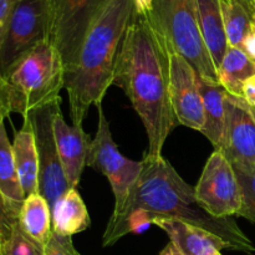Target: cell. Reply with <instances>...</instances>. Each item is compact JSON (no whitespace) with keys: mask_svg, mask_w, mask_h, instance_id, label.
Returning <instances> with one entry per match:
<instances>
[{"mask_svg":"<svg viewBox=\"0 0 255 255\" xmlns=\"http://www.w3.org/2000/svg\"><path fill=\"white\" fill-rule=\"evenodd\" d=\"M228 45L242 47L244 37L253 24L255 6L244 0H219Z\"/></svg>","mask_w":255,"mask_h":255,"instance_id":"7402d4cb","label":"cell"},{"mask_svg":"<svg viewBox=\"0 0 255 255\" xmlns=\"http://www.w3.org/2000/svg\"><path fill=\"white\" fill-rule=\"evenodd\" d=\"M248 107H249V112H251L252 117H253L254 121H255V109H254V107H251L249 105H248Z\"/></svg>","mask_w":255,"mask_h":255,"instance_id":"836d02e7","label":"cell"},{"mask_svg":"<svg viewBox=\"0 0 255 255\" xmlns=\"http://www.w3.org/2000/svg\"><path fill=\"white\" fill-rule=\"evenodd\" d=\"M65 65L56 47L40 42L5 76L10 114L22 117L60 100L65 89Z\"/></svg>","mask_w":255,"mask_h":255,"instance_id":"277c9868","label":"cell"},{"mask_svg":"<svg viewBox=\"0 0 255 255\" xmlns=\"http://www.w3.org/2000/svg\"><path fill=\"white\" fill-rule=\"evenodd\" d=\"M52 212V231L61 237H72L91 226L89 211L76 188H70L55 203Z\"/></svg>","mask_w":255,"mask_h":255,"instance_id":"e0dca14e","label":"cell"},{"mask_svg":"<svg viewBox=\"0 0 255 255\" xmlns=\"http://www.w3.org/2000/svg\"><path fill=\"white\" fill-rule=\"evenodd\" d=\"M61 99L52 104L30 112L27 119L34 129L39 154V193L54 208L55 203L70 189L65 177L54 134V119L60 107Z\"/></svg>","mask_w":255,"mask_h":255,"instance_id":"9c48e42d","label":"cell"},{"mask_svg":"<svg viewBox=\"0 0 255 255\" xmlns=\"http://www.w3.org/2000/svg\"><path fill=\"white\" fill-rule=\"evenodd\" d=\"M154 226L166 232L183 255H212L229 247L223 239L203 228L179 219H156Z\"/></svg>","mask_w":255,"mask_h":255,"instance_id":"5bb4252c","label":"cell"},{"mask_svg":"<svg viewBox=\"0 0 255 255\" xmlns=\"http://www.w3.org/2000/svg\"><path fill=\"white\" fill-rule=\"evenodd\" d=\"M169 95L179 125L194 131L204 127V110L198 87V75L191 64L176 51L168 49Z\"/></svg>","mask_w":255,"mask_h":255,"instance_id":"8fae6325","label":"cell"},{"mask_svg":"<svg viewBox=\"0 0 255 255\" xmlns=\"http://www.w3.org/2000/svg\"><path fill=\"white\" fill-rule=\"evenodd\" d=\"M244 1H246V2H248L249 5H252V6H255V2H254V0H244Z\"/></svg>","mask_w":255,"mask_h":255,"instance_id":"e575fe53","label":"cell"},{"mask_svg":"<svg viewBox=\"0 0 255 255\" xmlns=\"http://www.w3.org/2000/svg\"><path fill=\"white\" fill-rule=\"evenodd\" d=\"M16 222L17 219L12 216L6 202H5L4 197L0 193V229H1L2 236H4L5 239L10 236L12 227H14Z\"/></svg>","mask_w":255,"mask_h":255,"instance_id":"484cf974","label":"cell"},{"mask_svg":"<svg viewBox=\"0 0 255 255\" xmlns=\"http://www.w3.org/2000/svg\"><path fill=\"white\" fill-rule=\"evenodd\" d=\"M212 255H222L221 252H216V253H213Z\"/></svg>","mask_w":255,"mask_h":255,"instance_id":"d590c367","label":"cell"},{"mask_svg":"<svg viewBox=\"0 0 255 255\" xmlns=\"http://www.w3.org/2000/svg\"><path fill=\"white\" fill-rule=\"evenodd\" d=\"M241 49L248 55L249 59L255 62V16H253V24L242 42Z\"/></svg>","mask_w":255,"mask_h":255,"instance_id":"83f0119b","label":"cell"},{"mask_svg":"<svg viewBox=\"0 0 255 255\" xmlns=\"http://www.w3.org/2000/svg\"><path fill=\"white\" fill-rule=\"evenodd\" d=\"M159 255H183V254H182L181 252L177 249V247L174 246L172 242H169V243L167 244L163 249H162Z\"/></svg>","mask_w":255,"mask_h":255,"instance_id":"1f68e13d","label":"cell"},{"mask_svg":"<svg viewBox=\"0 0 255 255\" xmlns=\"http://www.w3.org/2000/svg\"><path fill=\"white\" fill-rule=\"evenodd\" d=\"M254 2H255V0H254Z\"/></svg>","mask_w":255,"mask_h":255,"instance_id":"74e56055","label":"cell"},{"mask_svg":"<svg viewBox=\"0 0 255 255\" xmlns=\"http://www.w3.org/2000/svg\"><path fill=\"white\" fill-rule=\"evenodd\" d=\"M242 188L243 204L238 217L255 224V164L246 162H232Z\"/></svg>","mask_w":255,"mask_h":255,"instance_id":"603a6c76","label":"cell"},{"mask_svg":"<svg viewBox=\"0 0 255 255\" xmlns=\"http://www.w3.org/2000/svg\"><path fill=\"white\" fill-rule=\"evenodd\" d=\"M254 16H255V12H254Z\"/></svg>","mask_w":255,"mask_h":255,"instance_id":"8d00e7d4","label":"cell"},{"mask_svg":"<svg viewBox=\"0 0 255 255\" xmlns=\"http://www.w3.org/2000/svg\"><path fill=\"white\" fill-rule=\"evenodd\" d=\"M196 4L204 44L211 54L214 66L218 69L229 46L222 19L221 4L219 0H196Z\"/></svg>","mask_w":255,"mask_h":255,"instance_id":"ac0fdd59","label":"cell"},{"mask_svg":"<svg viewBox=\"0 0 255 255\" xmlns=\"http://www.w3.org/2000/svg\"><path fill=\"white\" fill-rule=\"evenodd\" d=\"M156 219H179L223 239L229 251L252 254L253 242L233 217L216 218L197 201L194 187L187 183L162 156H144L142 171L122 209L114 212L105 229L102 246L111 247L129 233H141Z\"/></svg>","mask_w":255,"mask_h":255,"instance_id":"6da1fadb","label":"cell"},{"mask_svg":"<svg viewBox=\"0 0 255 255\" xmlns=\"http://www.w3.org/2000/svg\"><path fill=\"white\" fill-rule=\"evenodd\" d=\"M10 115L9 101H7V91H6V82L0 75V117L6 119Z\"/></svg>","mask_w":255,"mask_h":255,"instance_id":"f1b7e54d","label":"cell"},{"mask_svg":"<svg viewBox=\"0 0 255 255\" xmlns=\"http://www.w3.org/2000/svg\"><path fill=\"white\" fill-rule=\"evenodd\" d=\"M217 75L219 84L228 94L242 97L244 84L255 75V62L239 47L228 46Z\"/></svg>","mask_w":255,"mask_h":255,"instance_id":"44dd1931","label":"cell"},{"mask_svg":"<svg viewBox=\"0 0 255 255\" xmlns=\"http://www.w3.org/2000/svg\"><path fill=\"white\" fill-rule=\"evenodd\" d=\"M17 223L26 236L41 247H46L52 233V212L46 199L37 192L25 198Z\"/></svg>","mask_w":255,"mask_h":255,"instance_id":"d6986e66","label":"cell"},{"mask_svg":"<svg viewBox=\"0 0 255 255\" xmlns=\"http://www.w3.org/2000/svg\"><path fill=\"white\" fill-rule=\"evenodd\" d=\"M114 85L124 90L142 120L148 148L144 156H162L178 121L169 95L168 47L146 15H132L116 69Z\"/></svg>","mask_w":255,"mask_h":255,"instance_id":"7a4b0ae2","label":"cell"},{"mask_svg":"<svg viewBox=\"0 0 255 255\" xmlns=\"http://www.w3.org/2000/svg\"><path fill=\"white\" fill-rule=\"evenodd\" d=\"M0 255H44V247L26 236L16 222L2 243Z\"/></svg>","mask_w":255,"mask_h":255,"instance_id":"cb8c5ba5","label":"cell"},{"mask_svg":"<svg viewBox=\"0 0 255 255\" xmlns=\"http://www.w3.org/2000/svg\"><path fill=\"white\" fill-rule=\"evenodd\" d=\"M154 0H133V12L137 15H146L151 10Z\"/></svg>","mask_w":255,"mask_h":255,"instance_id":"4dcf8cb0","label":"cell"},{"mask_svg":"<svg viewBox=\"0 0 255 255\" xmlns=\"http://www.w3.org/2000/svg\"><path fill=\"white\" fill-rule=\"evenodd\" d=\"M80 255H81V254H80Z\"/></svg>","mask_w":255,"mask_h":255,"instance_id":"f35d334b","label":"cell"},{"mask_svg":"<svg viewBox=\"0 0 255 255\" xmlns=\"http://www.w3.org/2000/svg\"><path fill=\"white\" fill-rule=\"evenodd\" d=\"M97 131L90 143L86 166L99 171L109 179L115 196V209L125 206L129 192L136 184L142 171V161H132L119 151L112 138L110 122L102 104L97 105Z\"/></svg>","mask_w":255,"mask_h":255,"instance_id":"52a82bcc","label":"cell"},{"mask_svg":"<svg viewBox=\"0 0 255 255\" xmlns=\"http://www.w3.org/2000/svg\"><path fill=\"white\" fill-rule=\"evenodd\" d=\"M105 1L106 0H50L49 41L61 55L66 72L74 66L85 35Z\"/></svg>","mask_w":255,"mask_h":255,"instance_id":"ba28073f","label":"cell"},{"mask_svg":"<svg viewBox=\"0 0 255 255\" xmlns=\"http://www.w3.org/2000/svg\"><path fill=\"white\" fill-rule=\"evenodd\" d=\"M4 120L5 117H0V193L4 197L12 216L17 219L25 196L20 186L12 144L7 138Z\"/></svg>","mask_w":255,"mask_h":255,"instance_id":"ffe728a7","label":"cell"},{"mask_svg":"<svg viewBox=\"0 0 255 255\" xmlns=\"http://www.w3.org/2000/svg\"><path fill=\"white\" fill-rule=\"evenodd\" d=\"M133 15V0H106L87 30L76 61L65 74L72 125H82L90 107L102 104L114 85L120 50Z\"/></svg>","mask_w":255,"mask_h":255,"instance_id":"3957f363","label":"cell"},{"mask_svg":"<svg viewBox=\"0 0 255 255\" xmlns=\"http://www.w3.org/2000/svg\"><path fill=\"white\" fill-rule=\"evenodd\" d=\"M194 191L202 208L216 218L234 217L242 209L241 184L233 166L221 149L209 156Z\"/></svg>","mask_w":255,"mask_h":255,"instance_id":"30bf717a","label":"cell"},{"mask_svg":"<svg viewBox=\"0 0 255 255\" xmlns=\"http://www.w3.org/2000/svg\"><path fill=\"white\" fill-rule=\"evenodd\" d=\"M44 255H80L72 243V237H61L52 233L44 248Z\"/></svg>","mask_w":255,"mask_h":255,"instance_id":"d4e9b609","label":"cell"},{"mask_svg":"<svg viewBox=\"0 0 255 255\" xmlns=\"http://www.w3.org/2000/svg\"><path fill=\"white\" fill-rule=\"evenodd\" d=\"M54 134L60 162L70 188H77L86 167L91 139L82 125L70 126L61 110L54 119Z\"/></svg>","mask_w":255,"mask_h":255,"instance_id":"4fadbf2b","label":"cell"},{"mask_svg":"<svg viewBox=\"0 0 255 255\" xmlns=\"http://www.w3.org/2000/svg\"><path fill=\"white\" fill-rule=\"evenodd\" d=\"M15 166L24 196L39 192V154L34 129L27 119H24L21 129L15 133L12 142Z\"/></svg>","mask_w":255,"mask_h":255,"instance_id":"2e32d148","label":"cell"},{"mask_svg":"<svg viewBox=\"0 0 255 255\" xmlns=\"http://www.w3.org/2000/svg\"><path fill=\"white\" fill-rule=\"evenodd\" d=\"M229 162L255 164V121L243 97L227 94L226 134L221 149Z\"/></svg>","mask_w":255,"mask_h":255,"instance_id":"7c38bea8","label":"cell"},{"mask_svg":"<svg viewBox=\"0 0 255 255\" xmlns=\"http://www.w3.org/2000/svg\"><path fill=\"white\" fill-rule=\"evenodd\" d=\"M146 16L167 47L183 56L198 76L218 81L202 36L196 0H154Z\"/></svg>","mask_w":255,"mask_h":255,"instance_id":"5b68a950","label":"cell"},{"mask_svg":"<svg viewBox=\"0 0 255 255\" xmlns=\"http://www.w3.org/2000/svg\"><path fill=\"white\" fill-rule=\"evenodd\" d=\"M50 0H16L0 44V75L10 70L40 42L49 40Z\"/></svg>","mask_w":255,"mask_h":255,"instance_id":"8992f818","label":"cell"},{"mask_svg":"<svg viewBox=\"0 0 255 255\" xmlns=\"http://www.w3.org/2000/svg\"><path fill=\"white\" fill-rule=\"evenodd\" d=\"M15 1L16 0H0V44H1L2 37H4Z\"/></svg>","mask_w":255,"mask_h":255,"instance_id":"4316f807","label":"cell"},{"mask_svg":"<svg viewBox=\"0 0 255 255\" xmlns=\"http://www.w3.org/2000/svg\"><path fill=\"white\" fill-rule=\"evenodd\" d=\"M4 241H5V238H4V236H2L1 229H0V251H1V247H2V243H4Z\"/></svg>","mask_w":255,"mask_h":255,"instance_id":"d6a6232c","label":"cell"},{"mask_svg":"<svg viewBox=\"0 0 255 255\" xmlns=\"http://www.w3.org/2000/svg\"><path fill=\"white\" fill-rule=\"evenodd\" d=\"M242 97L249 106L255 109V75L244 84Z\"/></svg>","mask_w":255,"mask_h":255,"instance_id":"f546056e","label":"cell"},{"mask_svg":"<svg viewBox=\"0 0 255 255\" xmlns=\"http://www.w3.org/2000/svg\"><path fill=\"white\" fill-rule=\"evenodd\" d=\"M198 87L204 110V127L202 133L216 149L224 146L226 134V97L228 92L216 80L198 76Z\"/></svg>","mask_w":255,"mask_h":255,"instance_id":"9a60e30c","label":"cell"}]
</instances>
